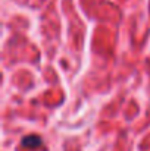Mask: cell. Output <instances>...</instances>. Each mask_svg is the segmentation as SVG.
Listing matches in <instances>:
<instances>
[{"mask_svg":"<svg viewBox=\"0 0 150 151\" xmlns=\"http://www.w3.org/2000/svg\"><path fill=\"white\" fill-rule=\"evenodd\" d=\"M43 144L41 138L38 135H28L22 139V145L28 150H34V148H38L40 145Z\"/></svg>","mask_w":150,"mask_h":151,"instance_id":"cell-1","label":"cell"}]
</instances>
